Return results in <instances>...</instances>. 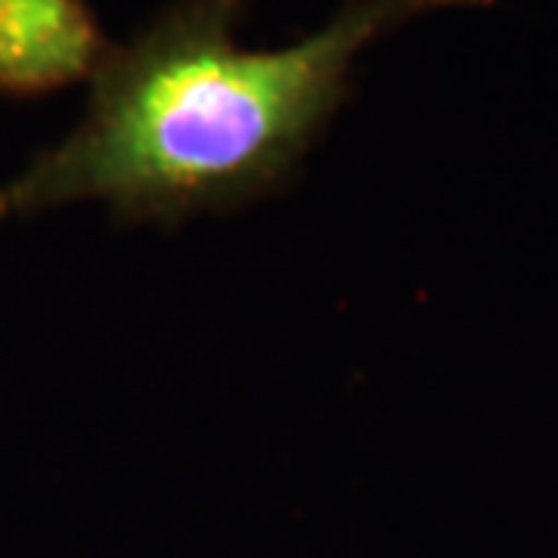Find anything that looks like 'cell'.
I'll use <instances>...</instances> for the list:
<instances>
[{
	"instance_id": "6da1fadb",
	"label": "cell",
	"mask_w": 558,
	"mask_h": 558,
	"mask_svg": "<svg viewBox=\"0 0 558 558\" xmlns=\"http://www.w3.org/2000/svg\"><path fill=\"white\" fill-rule=\"evenodd\" d=\"M494 0H339L317 32L245 47L248 0H171L116 44L78 124L0 183V220L102 202L119 227L178 230L289 193L354 94L369 47Z\"/></svg>"
},
{
	"instance_id": "7a4b0ae2",
	"label": "cell",
	"mask_w": 558,
	"mask_h": 558,
	"mask_svg": "<svg viewBox=\"0 0 558 558\" xmlns=\"http://www.w3.org/2000/svg\"><path fill=\"white\" fill-rule=\"evenodd\" d=\"M112 47L90 0H0V97L40 100L90 84Z\"/></svg>"
}]
</instances>
